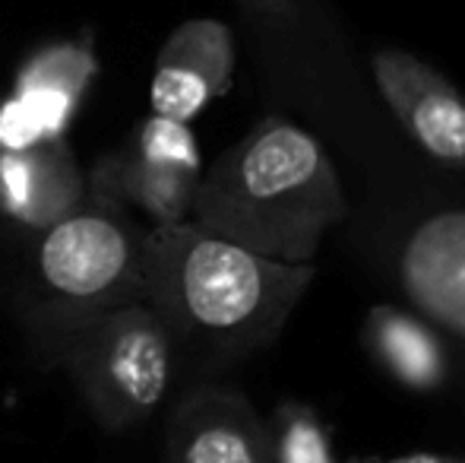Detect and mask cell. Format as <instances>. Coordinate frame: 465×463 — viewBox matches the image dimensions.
Here are the masks:
<instances>
[{
  "instance_id": "6da1fadb",
  "label": "cell",
  "mask_w": 465,
  "mask_h": 463,
  "mask_svg": "<svg viewBox=\"0 0 465 463\" xmlns=\"http://www.w3.org/2000/svg\"><path fill=\"white\" fill-rule=\"evenodd\" d=\"M143 270V302L165 321L174 347L206 362L272 347L317 279V264L270 260L193 219L149 226Z\"/></svg>"
},
{
  "instance_id": "7a4b0ae2",
  "label": "cell",
  "mask_w": 465,
  "mask_h": 463,
  "mask_svg": "<svg viewBox=\"0 0 465 463\" xmlns=\"http://www.w3.org/2000/svg\"><path fill=\"white\" fill-rule=\"evenodd\" d=\"M193 219L253 254L317 264L349 200L326 146L301 124L266 115L200 175Z\"/></svg>"
},
{
  "instance_id": "3957f363",
  "label": "cell",
  "mask_w": 465,
  "mask_h": 463,
  "mask_svg": "<svg viewBox=\"0 0 465 463\" xmlns=\"http://www.w3.org/2000/svg\"><path fill=\"white\" fill-rule=\"evenodd\" d=\"M146 232L124 206L86 194L80 210L32 235V330L51 343L86 317L143 302Z\"/></svg>"
},
{
  "instance_id": "277c9868",
  "label": "cell",
  "mask_w": 465,
  "mask_h": 463,
  "mask_svg": "<svg viewBox=\"0 0 465 463\" xmlns=\"http://www.w3.org/2000/svg\"><path fill=\"white\" fill-rule=\"evenodd\" d=\"M48 347L104 432L146 422L172 388L178 347L146 302L86 317Z\"/></svg>"
},
{
  "instance_id": "5b68a950",
  "label": "cell",
  "mask_w": 465,
  "mask_h": 463,
  "mask_svg": "<svg viewBox=\"0 0 465 463\" xmlns=\"http://www.w3.org/2000/svg\"><path fill=\"white\" fill-rule=\"evenodd\" d=\"M371 70L409 140L440 166L465 168V96L456 83L405 48H380Z\"/></svg>"
},
{
  "instance_id": "8992f818",
  "label": "cell",
  "mask_w": 465,
  "mask_h": 463,
  "mask_svg": "<svg viewBox=\"0 0 465 463\" xmlns=\"http://www.w3.org/2000/svg\"><path fill=\"white\" fill-rule=\"evenodd\" d=\"M234 32L222 19H187L155 57L149 106L153 115L190 124L234 83Z\"/></svg>"
},
{
  "instance_id": "52a82bcc",
  "label": "cell",
  "mask_w": 465,
  "mask_h": 463,
  "mask_svg": "<svg viewBox=\"0 0 465 463\" xmlns=\"http://www.w3.org/2000/svg\"><path fill=\"white\" fill-rule=\"evenodd\" d=\"M165 463H270V428L241 390L206 384L174 407Z\"/></svg>"
},
{
  "instance_id": "ba28073f",
  "label": "cell",
  "mask_w": 465,
  "mask_h": 463,
  "mask_svg": "<svg viewBox=\"0 0 465 463\" xmlns=\"http://www.w3.org/2000/svg\"><path fill=\"white\" fill-rule=\"evenodd\" d=\"M399 279L421 317L465 337V210L434 213L411 229Z\"/></svg>"
},
{
  "instance_id": "9c48e42d",
  "label": "cell",
  "mask_w": 465,
  "mask_h": 463,
  "mask_svg": "<svg viewBox=\"0 0 465 463\" xmlns=\"http://www.w3.org/2000/svg\"><path fill=\"white\" fill-rule=\"evenodd\" d=\"M86 200V178L61 140L0 153V206L32 235L67 219Z\"/></svg>"
},
{
  "instance_id": "30bf717a",
  "label": "cell",
  "mask_w": 465,
  "mask_h": 463,
  "mask_svg": "<svg viewBox=\"0 0 465 463\" xmlns=\"http://www.w3.org/2000/svg\"><path fill=\"white\" fill-rule=\"evenodd\" d=\"M200 175L203 172L146 159L136 149H124L95 162L93 175L86 178V194L111 200L127 213H143L153 219V226H178L193 216Z\"/></svg>"
},
{
  "instance_id": "8fae6325",
  "label": "cell",
  "mask_w": 465,
  "mask_h": 463,
  "mask_svg": "<svg viewBox=\"0 0 465 463\" xmlns=\"http://www.w3.org/2000/svg\"><path fill=\"white\" fill-rule=\"evenodd\" d=\"M364 349L405 390L434 394L450 381V349L428 317L399 305H373L361 327Z\"/></svg>"
},
{
  "instance_id": "7c38bea8",
  "label": "cell",
  "mask_w": 465,
  "mask_h": 463,
  "mask_svg": "<svg viewBox=\"0 0 465 463\" xmlns=\"http://www.w3.org/2000/svg\"><path fill=\"white\" fill-rule=\"evenodd\" d=\"M98 64L89 42H54L35 51L16 76L13 99L25 108L42 140H57L70 117L76 115L89 83L95 80Z\"/></svg>"
},
{
  "instance_id": "4fadbf2b",
  "label": "cell",
  "mask_w": 465,
  "mask_h": 463,
  "mask_svg": "<svg viewBox=\"0 0 465 463\" xmlns=\"http://www.w3.org/2000/svg\"><path fill=\"white\" fill-rule=\"evenodd\" d=\"M266 428H270V463H345L336 458L330 426L307 403L282 400Z\"/></svg>"
},
{
  "instance_id": "5bb4252c",
  "label": "cell",
  "mask_w": 465,
  "mask_h": 463,
  "mask_svg": "<svg viewBox=\"0 0 465 463\" xmlns=\"http://www.w3.org/2000/svg\"><path fill=\"white\" fill-rule=\"evenodd\" d=\"M140 156L155 162H168V166H181L190 172H203L200 162V146H196V136L184 121H172V117L153 115L140 124V134H136L134 146Z\"/></svg>"
},
{
  "instance_id": "9a60e30c",
  "label": "cell",
  "mask_w": 465,
  "mask_h": 463,
  "mask_svg": "<svg viewBox=\"0 0 465 463\" xmlns=\"http://www.w3.org/2000/svg\"><path fill=\"white\" fill-rule=\"evenodd\" d=\"M238 6L257 29H272L292 16V0H238Z\"/></svg>"
},
{
  "instance_id": "2e32d148",
  "label": "cell",
  "mask_w": 465,
  "mask_h": 463,
  "mask_svg": "<svg viewBox=\"0 0 465 463\" xmlns=\"http://www.w3.org/2000/svg\"><path fill=\"white\" fill-rule=\"evenodd\" d=\"M345 463H465L460 454H440V451H411L396 454V458H351Z\"/></svg>"
}]
</instances>
